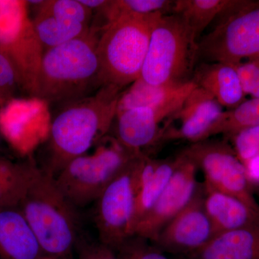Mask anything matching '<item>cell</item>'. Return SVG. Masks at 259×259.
Listing matches in <instances>:
<instances>
[{"instance_id":"6da1fadb","label":"cell","mask_w":259,"mask_h":259,"mask_svg":"<svg viewBox=\"0 0 259 259\" xmlns=\"http://www.w3.org/2000/svg\"><path fill=\"white\" fill-rule=\"evenodd\" d=\"M122 92L102 86L90 96L61 105L51 122L37 168L55 178L70 161L100 142L116 118Z\"/></svg>"},{"instance_id":"7a4b0ae2","label":"cell","mask_w":259,"mask_h":259,"mask_svg":"<svg viewBox=\"0 0 259 259\" xmlns=\"http://www.w3.org/2000/svg\"><path fill=\"white\" fill-rule=\"evenodd\" d=\"M101 28L44 52L32 97L63 105L102 88L97 44Z\"/></svg>"},{"instance_id":"3957f363","label":"cell","mask_w":259,"mask_h":259,"mask_svg":"<svg viewBox=\"0 0 259 259\" xmlns=\"http://www.w3.org/2000/svg\"><path fill=\"white\" fill-rule=\"evenodd\" d=\"M18 207L44 255L69 258L82 241L79 209L37 166Z\"/></svg>"},{"instance_id":"277c9868","label":"cell","mask_w":259,"mask_h":259,"mask_svg":"<svg viewBox=\"0 0 259 259\" xmlns=\"http://www.w3.org/2000/svg\"><path fill=\"white\" fill-rule=\"evenodd\" d=\"M161 15H123L102 27L97 44L102 86L122 90L140 79L153 24Z\"/></svg>"},{"instance_id":"5b68a950","label":"cell","mask_w":259,"mask_h":259,"mask_svg":"<svg viewBox=\"0 0 259 259\" xmlns=\"http://www.w3.org/2000/svg\"><path fill=\"white\" fill-rule=\"evenodd\" d=\"M197 40L180 15H161L153 24L141 77L152 85L190 81Z\"/></svg>"},{"instance_id":"8992f818","label":"cell","mask_w":259,"mask_h":259,"mask_svg":"<svg viewBox=\"0 0 259 259\" xmlns=\"http://www.w3.org/2000/svg\"><path fill=\"white\" fill-rule=\"evenodd\" d=\"M139 154L124 147L115 138H104L95 153L74 158L54 180L65 197L76 208H81L95 203L107 186Z\"/></svg>"},{"instance_id":"52a82bcc","label":"cell","mask_w":259,"mask_h":259,"mask_svg":"<svg viewBox=\"0 0 259 259\" xmlns=\"http://www.w3.org/2000/svg\"><path fill=\"white\" fill-rule=\"evenodd\" d=\"M197 42V56L237 65L259 58V3L238 1Z\"/></svg>"},{"instance_id":"ba28073f","label":"cell","mask_w":259,"mask_h":259,"mask_svg":"<svg viewBox=\"0 0 259 259\" xmlns=\"http://www.w3.org/2000/svg\"><path fill=\"white\" fill-rule=\"evenodd\" d=\"M140 153L107 186L95 202L94 221L100 243L117 250L134 237Z\"/></svg>"},{"instance_id":"9c48e42d","label":"cell","mask_w":259,"mask_h":259,"mask_svg":"<svg viewBox=\"0 0 259 259\" xmlns=\"http://www.w3.org/2000/svg\"><path fill=\"white\" fill-rule=\"evenodd\" d=\"M182 153L203 171L204 185L233 196L259 212L244 165L228 144L204 140L190 145Z\"/></svg>"},{"instance_id":"30bf717a","label":"cell","mask_w":259,"mask_h":259,"mask_svg":"<svg viewBox=\"0 0 259 259\" xmlns=\"http://www.w3.org/2000/svg\"><path fill=\"white\" fill-rule=\"evenodd\" d=\"M175 172L151 210L138 224L134 236L155 242L163 228L190 202L198 188L197 165L183 153Z\"/></svg>"},{"instance_id":"8fae6325","label":"cell","mask_w":259,"mask_h":259,"mask_svg":"<svg viewBox=\"0 0 259 259\" xmlns=\"http://www.w3.org/2000/svg\"><path fill=\"white\" fill-rule=\"evenodd\" d=\"M192 91L178 95L161 105L136 107L118 112L116 115L115 139L130 151L144 153V148L161 141L163 132L162 122L168 120L180 110Z\"/></svg>"},{"instance_id":"7c38bea8","label":"cell","mask_w":259,"mask_h":259,"mask_svg":"<svg viewBox=\"0 0 259 259\" xmlns=\"http://www.w3.org/2000/svg\"><path fill=\"white\" fill-rule=\"evenodd\" d=\"M214 237L204 206L203 186L188 204L166 225L154 243L172 253H190L203 248Z\"/></svg>"},{"instance_id":"4fadbf2b","label":"cell","mask_w":259,"mask_h":259,"mask_svg":"<svg viewBox=\"0 0 259 259\" xmlns=\"http://www.w3.org/2000/svg\"><path fill=\"white\" fill-rule=\"evenodd\" d=\"M223 112V107L210 94L197 86L180 110L167 120L179 122V126L164 127L161 141L185 140L192 144L204 141Z\"/></svg>"},{"instance_id":"5bb4252c","label":"cell","mask_w":259,"mask_h":259,"mask_svg":"<svg viewBox=\"0 0 259 259\" xmlns=\"http://www.w3.org/2000/svg\"><path fill=\"white\" fill-rule=\"evenodd\" d=\"M44 255L18 206L0 207V259H40Z\"/></svg>"},{"instance_id":"9a60e30c","label":"cell","mask_w":259,"mask_h":259,"mask_svg":"<svg viewBox=\"0 0 259 259\" xmlns=\"http://www.w3.org/2000/svg\"><path fill=\"white\" fill-rule=\"evenodd\" d=\"M202 186L204 209L212 225L214 237L259 223V212L240 199Z\"/></svg>"},{"instance_id":"2e32d148","label":"cell","mask_w":259,"mask_h":259,"mask_svg":"<svg viewBox=\"0 0 259 259\" xmlns=\"http://www.w3.org/2000/svg\"><path fill=\"white\" fill-rule=\"evenodd\" d=\"M192 80L210 94L223 108L233 110L245 101V94L236 65L222 62L201 65Z\"/></svg>"},{"instance_id":"e0dca14e","label":"cell","mask_w":259,"mask_h":259,"mask_svg":"<svg viewBox=\"0 0 259 259\" xmlns=\"http://www.w3.org/2000/svg\"><path fill=\"white\" fill-rule=\"evenodd\" d=\"M193 259H259V223L215 236Z\"/></svg>"},{"instance_id":"ac0fdd59","label":"cell","mask_w":259,"mask_h":259,"mask_svg":"<svg viewBox=\"0 0 259 259\" xmlns=\"http://www.w3.org/2000/svg\"><path fill=\"white\" fill-rule=\"evenodd\" d=\"M196 87L192 80L173 84L152 85L139 79L122 92L117 113L136 107L161 105L178 95L192 91Z\"/></svg>"},{"instance_id":"d6986e66","label":"cell","mask_w":259,"mask_h":259,"mask_svg":"<svg viewBox=\"0 0 259 259\" xmlns=\"http://www.w3.org/2000/svg\"><path fill=\"white\" fill-rule=\"evenodd\" d=\"M238 3L235 0H176L172 13L182 17L197 40L214 19L226 14Z\"/></svg>"},{"instance_id":"ffe728a7","label":"cell","mask_w":259,"mask_h":259,"mask_svg":"<svg viewBox=\"0 0 259 259\" xmlns=\"http://www.w3.org/2000/svg\"><path fill=\"white\" fill-rule=\"evenodd\" d=\"M36 168L33 162L18 163L0 156V207H18Z\"/></svg>"},{"instance_id":"44dd1931","label":"cell","mask_w":259,"mask_h":259,"mask_svg":"<svg viewBox=\"0 0 259 259\" xmlns=\"http://www.w3.org/2000/svg\"><path fill=\"white\" fill-rule=\"evenodd\" d=\"M32 21L44 52L82 36L92 27L66 21L40 10H37L36 16Z\"/></svg>"},{"instance_id":"7402d4cb","label":"cell","mask_w":259,"mask_h":259,"mask_svg":"<svg viewBox=\"0 0 259 259\" xmlns=\"http://www.w3.org/2000/svg\"><path fill=\"white\" fill-rule=\"evenodd\" d=\"M177 158L160 160L154 175L138 187V194L135 206L134 231L138 224L152 208L175 172Z\"/></svg>"},{"instance_id":"603a6c76","label":"cell","mask_w":259,"mask_h":259,"mask_svg":"<svg viewBox=\"0 0 259 259\" xmlns=\"http://www.w3.org/2000/svg\"><path fill=\"white\" fill-rule=\"evenodd\" d=\"M255 125H259V98L245 100L236 108L223 112L209 129L206 140L217 134L232 136L241 130Z\"/></svg>"},{"instance_id":"cb8c5ba5","label":"cell","mask_w":259,"mask_h":259,"mask_svg":"<svg viewBox=\"0 0 259 259\" xmlns=\"http://www.w3.org/2000/svg\"><path fill=\"white\" fill-rule=\"evenodd\" d=\"M174 1L170 0H110L102 10L105 23L123 15H148L172 13Z\"/></svg>"},{"instance_id":"d4e9b609","label":"cell","mask_w":259,"mask_h":259,"mask_svg":"<svg viewBox=\"0 0 259 259\" xmlns=\"http://www.w3.org/2000/svg\"><path fill=\"white\" fill-rule=\"evenodd\" d=\"M38 10L71 23L90 26L93 11L79 0H44Z\"/></svg>"},{"instance_id":"484cf974","label":"cell","mask_w":259,"mask_h":259,"mask_svg":"<svg viewBox=\"0 0 259 259\" xmlns=\"http://www.w3.org/2000/svg\"><path fill=\"white\" fill-rule=\"evenodd\" d=\"M233 136L234 151L242 163L259 155V125L238 131Z\"/></svg>"},{"instance_id":"4316f807","label":"cell","mask_w":259,"mask_h":259,"mask_svg":"<svg viewBox=\"0 0 259 259\" xmlns=\"http://www.w3.org/2000/svg\"><path fill=\"white\" fill-rule=\"evenodd\" d=\"M20 90L18 75L8 58L0 51V106L11 101Z\"/></svg>"},{"instance_id":"83f0119b","label":"cell","mask_w":259,"mask_h":259,"mask_svg":"<svg viewBox=\"0 0 259 259\" xmlns=\"http://www.w3.org/2000/svg\"><path fill=\"white\" fill-rule=\"evenodd\" d=\"M146 240L134 236L117 249L123 259H169L156 248L145 243Z\"/></svg>"},{"instance_id":"f1b7e54d","label":"cell","mask_w":259,"mask_h":259,"mask_svg":"<svg viewBox=\"0 0 259 259\" xmlns=\"http://www.w3.org/2000/svg\"><path fill=\"white\" fill-rule=\"evenodd\" d=\"M245 95L259 98V58L236 65Z\"/></svg>"},{"instance_id":"f546056e","label":"cell","mask_w":259,"mask_h":259,"mask_svg":"<svg viewBox=\"0 0 259 259\" xmlns=\"http://www.w3.org/2000/svg\"><path fill=\"white\" fill-rule=\"evenodd\" d=\"M78 248L79 259H123L115 254V250L99 243H88L82 239Z\"/></svg>"},{"instance_id":"4dcf8cb0","label":"cell","mask_w":259,"mask_h":259,"mask_svg":"<svg viewBox=\"0 0 259 259\" xmlns=\"http://www.w3.org/2000/svg\"><path fill=\"white\" fill-rule=\"evenodd\" d=\"M243 165L246 171L247 177L251 185L253 184H259V155L245 162Z\"/></svg>"},{"instance_id":"1f68e13d","label":"cell","mask_w":259,"mask_h":259,"mask_svg":"<svg viewBox=\"0 0 259 259\" xmlns=\"http://www.w3.org/2000/svg\"><path fill=\"white\" fill-rule=\"evenodd\" d=\"M79 1L81 4L86 6L93 12V10L102 11L109 3L108 0H79Z\"/></svg>"},{"instance_id":"d6a6232c","label":"cell","mask_w":259,"mask_h":259,"mask_svg":"<svg viewBox=\"0 0 259 259\" xmlns=\"http://www.w3.org/2000/svg\"><path fill=\"white\" fill-rule=\"evenodd\" d=\"M40 259H70V258H60V257L49 256V255H44Z\"/></svg>"}]
</instances>
